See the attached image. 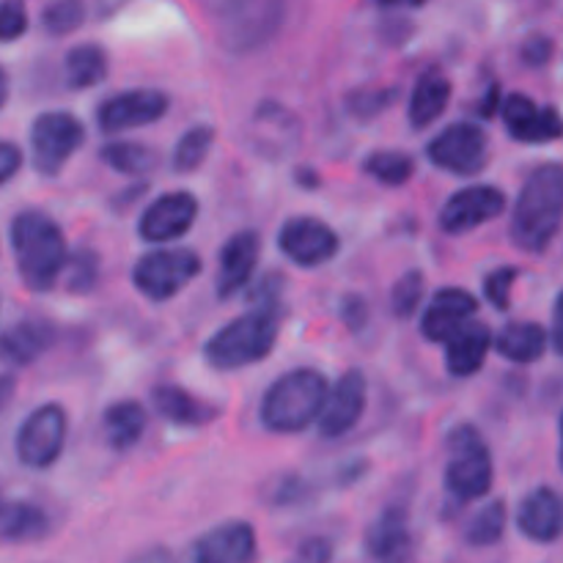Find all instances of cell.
Listing matches in <instances>:
<instances>
[{
	"mask_svg": "<svg viewBox=\"0 0 563 563\" xmlns=\"http://www.w3.org/2000/svg\"><path fill=\"white\" fill-rule=\"evenodd\" d=\"M82 141H86V126L75 113H66V110L38 113L31 124L33 168L42 176H58L82 146Z\"/></svg>",
	"mask_w": 563,
	"mask_h": 563,
	"instance_id": "obj_7",
	"label": "cell"
},
{
	"mask_svg": "<svg viewBox=\"0 0 563 563\" xmlns=\"http://www.w3.org/2000/svg\"><path fill=\"white\" fill-rule=\"evenodd\" d=\"M308 493H311V484L306 478L295 476V473H286V476L275 478L264 495H267V500L273 506H295L300 500H306Z\"/></svg>",
	"mask_w": 563,
	"mask_h": 563,
	"instance_id": "obj_40",
	"label": "cell"
},
{
	"mask_svg": "<svg viewBox=\"0 0 563 563\" xmlns=\"http://www.w3.org/2000/svg\"><path fill=\"white\" fill-rule=\"evenodd\" d=\"M506 504L504 500H489L484 509H478L465 526V544L467 548H495L500 544L506 533Z\"/></svg>",
	"mask_w": 563,
	"mask_h": 563,
	"instance_id": "obj_33",
	"label": "cell"
},
{
	"mask_svg": "<svg viewBox=\"0 0 563 563\" xmlns=\"http://www.w3.org/2000/svg\"><path fill=\"white\" fill-rule=\"evenodd\" d=\"M300 561L302 563H330L333 561V544L330 539L313 537L300 544Z\"/></svg>",
	"mask_w": 563,
	"mask_h": 563,
	"instance_id": "obj_45",
	"label": "cell"
},
{
	"mask_svg": "<svg viewBox=\"0 0 563 563\" xmlns=\"http://www.w3.org/2000/svg\"><path fill=\"white\" fill-rule=\"evenodd\" d=\"M66 410L58 401H47L31 410L16 429V460L31 471H47L64 454Z\"/></svg>",
	"mask_w": 563,
	"mask_h": 563,
	"instance_id": "obj_8",
	"label": "cell"
},
{
	"mask_svg": "<svg viewBox=\"0 0 563 563\" xmlns=\"http://www.w3.org/2000/svg\"><path fill=\"white\" fill-rule=\"evenodd\" d=\"M110 69L108 53L99 44H77L66 53L64 75L71 91H88L104 82Z\"/></svg>",
	"mask_w": 563,
	"mask_h": 563,
	"instance_id": "obj_30",
	"label": "cell"
},
{
	"mask_svg": "<svg viewBox=\"0 0 563 563\" xmlns=\"http://www.w3.org/2000/svg\"><path fill=\"white\" fill-rule=\"evenodd\" d=\"M284 306H258L231 319L203 344V361L214 372H240L269 357L278 341Z\"/></svg>",
	"mask_w": 563,
	"mask_h": 563,
	"instance_id": "obj_4",
	"label": "cell"
},
{
	"mask_svg": "<svg viewBox=\"0 0 563 563\" xmlns=\"http://www.w3.org/2000/svg\"><path fill=\"white\" fill-rule=\"evenodd\" d=\"M363 548L374 563H416V537L410 528V511L401 504L379 511L366 528Z\"/></svg>",
	"mask_w": 563,
	"mask_h": 563,
	"instance_id": "obj_16",
	"label": "cell"
},
{
	"mask_svg": "<svg viewBox=\"0 0 563 563\" xmlns=\"http://www.w3.org/2000/svg\"><path fill=\"white\" fill-rule=\"evenodd\" d=\"M339 313H341V322H344L346 330H352V333H361V330L368 324V317H372L366 297L357 295V291H350V295L341 297Z\"/></svg>",
	"mask_w": 563,
	"mask_h": 563,
	"instance_id": "obj_42",
	"label": "cell"
},
{
	"mask_svg": "<svg viewBox=\"0 0 563 563\" xmlns=\"http://www.w3.org/2000/svg\"><path fill=\"white\" fill-rule=\"evenodd\" d=\"M146 410L141 401L121 399L110 405L102 416L104 440L113 451H130L141 443L143 432H146Z\"/></svg>",
	"mask_w": 563,
	"mask_h": 563,
	"instance_id": "obj_28",
	"label": "cell"
},
{
	"mask_svg": "<svg viewBox=\"0 0 563 563\" xmlns=\"http://www.w3.org/2000/svg\"><path fill=\"white\" fill-rule=\"evenodd\" d=\"M451 102V80L440 69H429L418 77L416 88H412L410 108H407V119H410L412 130H427L432 126L440 115L445 113Z\"/></svg>",
	"mask_w": 563,
	"mask_h": 563,
	"instance_id": "obj_26",
	"label": "cell"
},
{
	"mask_svg": "<svg viewBox=\"0 0 563 563\" xmlns=\"http://www.w3.org/2000/svg\"><path fill=\"white\" fill-rule=\"evenodd\" d=\"M363 174H368L374 181L385 187H401L416 174V159L407 152L379 148V152H372L363 159Z\"/></svg>",
	"mask_w": 563,
	"mask_h": 563,
	"instance_id": "obj_32",
	"label": "cell"
},
{
	"mask_svg": "<svg viewBox=\"0 0 563 563\" xmlns=\"http://www.w3.org/2000/svg\"><path fill=\"white\" fill-rule=\"evenodd\" d=\"M3 539L9 544H31L42 542L53 531V522H49L47 511L38 509L36 504H27V500H9L3 506Z\"/></svg>",
	"mask_w": 563,
	"mask_h": 563,
	"instance_id": "obj_29",
	"label": "cell"
},
{
	"mask_svg": "<svg viewBox=\"0 0 563 563\" xmlns=\"http://www.w3.org/2000/svg\"><path fill=\"white\" fill-rule=\"evenodd\" d=\"M297 181H300L302 187H319L317 170L311 168H297Z\"/></svg>",
	"mask_w": 563,
	"mask_h": 563,
	"instance_id": "obj_52",
	"label": "cell"
},
{
	"mask_svg": "<svg viewBox=\"0 0 563 563\" xmlns=\"http://www.w3.org/2000/svg\"><path fill=\"white\" fill-rule=\"evenodd\" d=\"M500 115H504L506 130L517 143L542 146V143H555L563 137V115L559 110L553 104H537L520 91L506 93Z\"/></svg>",
	"mask_w": 563,
	"mask_h": 563,
	"instance_id": "obj_14",
	"label": "cell"
},
{
	"mask_svg": "<svg viewBox=\"0 0 563 563\" xmlns=\"http://www.w3.org/2000/svg\"><path fill=\"white\" fill-rule=\"evenodd\" d=\"M152 405L159 418H165L168 423H176V427H209V423L220 418L218 405L190 394L181 385H157L152 390Z\"/></svg>",
	"mask_w": 563,
	"mask_h": 563,
	"instance_id": "obj_22",
	"label": "cell"
},
{
	"mask_svg": "<svg viewBox=\"0 0 563 563\" xmlns=\"http://www.w3.org/2000/svg\"><path fill=\"white\" fill-rule=\"evenodd\" d=\"M170 108V97L159 88H132L113 93L97 108V124L102 132H124L154 124Z\"/></svg>",
	"mask_w": 563,
	"mask_h": 563,
	"instance_id": "obj_12",
	"label": "cell"
},
{
	"mask_svg": "<svg viewBox=\"0 0 563 563\" xmlns=\"http://www.w3.org/2000/svg\"><path fill=\"white\" fill-rule=\"evenodd\" d=\"M99 159L124 176H143L157 165V152L146 143L113 141L99 148Z\"/></svg>",
	"mask_w": 563,
	"mask_h": 563,
	"instance_id": "obj_31",
	"label": "cell"
},
{
	"mask_svg": "<svg viewBox=\"0 0 563 563\" xmlns=\"http://www.w3.org/2000/svg\"><path fill=\"white\" fill-rule=\"evenodd\" d=\"M22 165V152L16 143L3 141L0 143V181L14 179V174L20 170Z\"/></svg>",
	"mask_w": 563,
	"mask_h": 563,
	"instance_id": "obj_46",
	"label": "cell"
},
{
	"mask_svg": "<svg viewBox=\"0 0 563 563\" xmlns=\"http://www.w3.org/2000/svg\"><path fill=\"white\" fill-rule=\"evenodd\" d=\"M520 58L522 64L528 66H544L550 58H553V38L542 36V33L526 38V44H522L520 49Z\"/></svg>",
	"mask_w": 563,
	"mask_h": 563,
	"instance_id": "obj_44",
	"label": "cell"
},
{
	"mask_svg": "<svg viewBox=\"0 0 563 563\" xmlns=\"http://www.w3.org/2000/svg\"><path fill=\"white\" fill-rule=\"evenodd\" d=\"M201 256L190 247H163L137 258L132 284L148 302H168L201 273Z\"/></svg>",
	"mask_w": 563,
	"mask_h": 563,
	"instance_id": "obj_6",
	"label": "cell"
},
{
	"mask_svg": "<svg viewBox=\"0 0 563 563\" xmlns=\"http://www.w3.org/2000/svg\"><path fill=\"white\" fill-rule=\"evenodd\" d=\"M427 157L451 176H476L489 163V137L473 121H454L429 141Z\"/></svg>",
	"mask_w": 563,
	"mask_h": 563,
	"instance_id": "obj_9",
	"label": "cell"
},
{
	"mask_svg": "<svg viewBox=\"0 0 563 563\" xmlns=\"http://www.w3.org/2000/svg\"><path fill=\"white\" fill-rule=\"evenodd\" d=\"M300 141V119L280 102H262L247 126V143L258 157L280 159Z\"/></svg>",
	"mask_w": 563,
	"mask_h": 563,
	"instance_id": "obj_18",
	"label": "cell"
},
{
	"mask_svg": "<svg viewBox=\"0 0 563 563\" xmlns=\"http://www.w3.org/2000/svg\"><path fill=\"white\" fill-rule=\"evenodd\" d=\"M278 247L295 267L313 269L339 256L341 240L324 220L311 218V214H297L280 225Z\"/></svg>",
	"mask_w": 563,
	"mask_h": 563,
	"instance_id": "obj_10",
	"label": "cell"
},
{
	"mask_svg": "<svg viewBox=\"0 0 563 563\" xmlns=\"http://www.w3.org/2000/svg\"><path fill=\"white\" fill-rule=\"evenodd\" d=\"M451 460L445 465V489L454 504H471L493 489V454L482 432L471 423H462L449 434Z\"/></svg>",
	"mask_w": 563,
	"mask_h": 563,
	"instance_id": "obj_5",
	"label": "cell"
},
{
	"mask_svg": "<svg viewBox=\"0 0 563 563\" xmlns=\"http://www.w3.org/2000/svg\"><path fill=\"white\" fill-rule=\"evenodd\" d=\"M86 14L88 5L82 0H53L42 11V27L53 38L69 36V33H75L86 22Z\"/></svg>",
	"mask_w": 563,
	"mask_h": 563,
	"instance_id": "obj_36",
	"label": "cell"
},
{
	"mask_svg": "<svg viewBox=\"0 0 563 563\" xmlns=\"http://www.w3.org/2000/svg\"><path fill=\"white\" fill-rule=\"evenodd\" d=\"M256 528L245 520L209 528L187 550V563H256Z\"/></svg>",
	"mask_w": 563,
	"mask_h": 563,
	"instance_id": "obj_15",
	"label": "cell"
},
{
	"mask_svg": "<svg viewBox=\"0 0 563 563\" xmlns=\"http://www.w3.org/2000/svg\"><path fill=\"white\" fill-rule=\"evenodd\" d=\"M368 401V379L361 368H350L335 379L330 388L328 407L319 418V432L328 440H339L350 434L361 423Z\"/></svg>",
	"mask_w": 563,
	"mask_h": 563,
	"instance_id": "obj_17",
	"label": "cell"
},
{
	"mask_svg": "<svg viewBox=\"0 0 563 563\" xmlns=\"http://www.w3.org/2000/svg\"><path fill=\"white\" fill-rule=\"evenodd\" d=\"M517 528L537 544H553L563 537V498L553 487H537L517 509Z\"/></svg>",
	"mask_w": 563,
	"mask_h": 563,
	"instance_id": "obj_21",
	"label": "cell"
},
{
	"mask_svg": "<svg viewBox=\"0 0 563 563\" xmlns=\"http://www.w3.org/2000/svg\"><path fill=\"white\" fill-rule=\"evenodd\" d=\"M126 563H176V561H174V553H170L168 548H163V544H154V548H146L143 553L132 555Z\"/></svg>",
	"mask_w": 563,
	"mask_h": 563,
	"instance_id": "obj_48",
	"label": "cell"
},
{
	"mask_svg": "<svg viewBox=\"0 0 563 563\" xmlns=\"http://www.w3.org/2000/svg\"><path fill=\"white\" fill-rule=\"evenodd\" d=\"M379 9H421L427 0H374Z\"/></svg>",
	"mask_w": 563,
	"mask_h": 563,
	"instance_id": "obj_51",
	"label": "cell"
},
{
	"mask_svg": "<svg viewBox=\"0 0 563 563\" xmlns=\"http://www.w3.org/2000/svg\"><path fill=\"white\" fill-rule=\"evenodd\" d=\"M517 278H520V269L517 267H498L484 278V297H487V302L495 311H509Z\"/></svg>",
	"mask_w": 563,
	"mask_h": 563,
	"instance_id": "obj_39",
	"label": "cell"
},
{
	"mask_svg": "<svg viewBox=\"0 0 563 563\" xmlns=\"http://www.w3.org/2000/svg\"><path fill=\"white\" fill-rule=\"evenodd\" d=\"M102 258L93 247H77L75 253H69V262H66V291L71 295H88V291L97 289L99 284V267H102Z\"/></svg>",
	"mask_w": 563,
	"mask_h": 563,
	"instance_id": "obj_35",
	"label": "cell"
},
{
	"mask_svg": "<svg viewBox=\"0 0 563 563\" xmlns=\"http://www.w3.org/2000/svg\"><path fill=\"white\" fill-rule=\"evenodd\" d=\"M280 297H284V278H280L278 273H267L258 284H253L247 300H251L253 308H258V306H280Z\"/></svg>",
	"mask_w": 563,
	"mask_h": 563,
	"instance_id": "obj_43",
	"label": "cell"
},
{
	"mask_svg": "<svg viewBox=\"0 0 563 563\" xmlns=\"http://www.w3.org/2000/svg\"><path fill=\"white\" fill-rule=\"evenodd\" d=\"M423 273L421 269H407L390 289V311L396 319H412L423 300Z\"/></svg>",
	"mask_w": 563,
	"mask_h": 563,
	"instance_id": "obj_38",
	"label": "cell"
},
{
	"mask_svg": "<svg viewBox=\"0 0 563 563\" xmlns=\"http://www.w3.org/2000/svg\"><path fill=\"white\" fill-rule=\"evenodd\" d=\"M561 471H563V416H561Z\"/></svg>",
	"mask_w": 563,
	"mask_h": 563,
	"instance_id": "obj_53",
	"label": "cell"
},
{
	"mask_svg": "<svg viewBox=\"0 0 563 563\" xmlns=\"http://www.w3.org/2000/svg\"><path fill=\"white\" fill-rule=\"evenodd\" d=\"M198 198L187 190H170L154 198L137 220V234L152 245L181 240L196 225Z\"/></svg>",
	"mask_w": 563,
	"mask_h": 563,
	"instance_id": "obj_13",
	"label": "cell"
},
{
	"mask_svg": "<svg viewBox=\"0 0 563 563\" xmlns=\"http://www.w3.org/2000/svg\"><path fill=\"white\" fill-rule=\"evenodd\" d=\"M550 341H553V350L563 357V291L555 300L553 308V328H550Z\"/></svg>",
	"mask_w": 563,
	"mask_h": 563,
	"instance_id": "obj_49",
	"label": "cell"
},
{
	"mask_svg": "<svg viewBox=\"0 0 563 563\" xmlns=\"http://www.w3.org/2000/svg\"><path fill=\"white\" fill-rule=\"evenodd\" d=\"M198 3H201L209 14L229 16V20H234L242 11L251 9V0H198Z\"/></svg>",
	"mask_w": 563,
	"mask_h": 563,
	"instance_id": "obj_47",
	"label": "cell"
},
{
	"mask_svg": "<svg viewBox=\"0 0 563 563\" xmlns=\"http://www.w3.org/2000/svg\"><path fill=\"white\" fill-rule=\"evenodd\" d=\"M258 256H262L258 231L242 229L225 240L218 253V278H214V291L220 300H231L251 284Z\"/></svg>",
	"mask_w": 563,
	"mask_h": 563,
	"instance_id": "obj_20",
	"label": "cell"
},
{
	"mask_svg": "<svg viewBox=\"0 0 563 563\" xmlns=\"http://www.w3.org/2000/svg\"><path fill=\"white\" fill-rule=\"evenodd\" d=\"M280 20H284V5H280V0H267L256 11H242L240 16H234L229 33H225V47H231L234 53H247V49L262 47L278 31Z\"/></svg>",
	"mask_w": 563,
	"mask_h": 563,
	"instance_id": "obj_25",
	"label": "cell"
},
{
	"mask_svg": "<svg viewBox=\"0 0 563 563\" xmlns=\"http://www.w3.org/2000/svg\"><path fill=\"white\" fill-rule=\"evenodd\" d=\"M212 146H214V126L209 124L190 126V130L179 137V143L174 146L170 165H174L176 174H192V170H198L203 163H207Z\"/></svg>",
	"mask_w": 563,
	"mask_h": 563,
	"instance_id": "obj_34",
	"label": "cell"
},
{
	"mask_svg": "<svg viewBox=\"0 0 563 563\" xmlns=\"http://www.w3.org/2000/svg\"><path fill=\"white\" fill-rule=\"evenodd\" d=\"M27 31V9L22 0H5L0 9V36L3 42H14Z\"/></svg>",
	"mask_w": 563,
	"mask_h": 563,
	"instance_id": "obj_41",
	"label": "cell"
},
{
	"mask_svg": "<svg viewBox=\"0 0 563 563\" xmlns=\"http://www.w3.org/2000/svg\"><path fill=\"white\" fill-rule=\"evenodd\" d=\"M58 339V328L44 317H25L3 333V355L9 366H31Z\"/></svg>",
	"mask_w": 563,
	"mask_h": 563,
	"instance_id": "obj_24",
	"label": "cell"
},
{
	"mask_svg": "<svg viewBox=\"0 0 563 563\" xmlns=\"http://www.w3.org/2000/svg\"><path fill=\"white\" fill-rule=\"evenodd\" d=\"M563 225V165L544 163L522 181L511 212V242L526 253H544Z\"/></svg>",
	"mask_w": 563,
	"mask_h": 563,
	"instance_id": "obj_2",
	"label": "cell"
},
{
	"mask_svg": "<svg viewBox=\"0 0 563 563\" xmlns=\"http://www.w3.org/2000/svg\"><path fill=\"white\" fill-rule=\"evenodd\" d=\"M478 313V300L467 289L460 286H445L434 291L429 306L421 313V335L432 344H445L454 339L467 322H473Z\"/></svg>",
	"mask_w": 563,
	"mask_h": 563,
	"instance_id": "obj_19",
	"label": "cell"
},
{
	"mask_svg": "<svg viewBox=\"0 0 563 563\" xmlns=\"http://www.w3.org/2000/svg\"><path fill=\"white\" fill-rule=\"evenodd\" d=\"M126 3H130V0H97V16L99 20H108V16H113L115 11L124 9Z\"/></svg>",
	"mask_w": 563,
	"mask_h": 563,
	"instance_id": "obj_50",
	"label": "cell"
},
{
	"mask_svg": "<svg viewBox=\"0 0 563 563\" xmlns=\"http://www.w3.org/2000/svg\"><path fill=\"white\" fill-rule=\"evenodd\" d=\"M328 399L330 383L322 372L295 368L269 385L258 407V418L273 434H300L322 418Z\"/></svg>",
	"mask_w": 563,
	"mask_h": 563,
	"instance_id": "obj_3",
	"label": "cell"
},
{
	"mask_svg": "<svg viewBox=\"0 0 563 563\" xmlns=\"http://www.w3.org/2000/svg\"><path fill=\"white\" fill-rule=\"evenodd\" d=\"M489 350H493V333H489L487 324L473 319L454 339L445 341V368L456 379L476 377L487 361Z\"/></svg>",
	"mask_w": 563,
	"mask_h": 563,
	"instance_id": "obj_23",
	"label": "cell"
},
{
	"mask_svg": "<svg viewBox=\"0 0 563 563\" xmlns=\"http://www.w3.org/2000/svg\"><path fill=\"white\" fill-rule=\"evenodd\" d=\"M9 236L16 258V273H20L25 289L36 291V295L53 289L69 262L60 225L38 209H25L11 220Z\"/></svg>",
	"mask_w": 563,
	"mask_h": 563,
	"instance_id": "obj_1",
	"label": "cell"
},
{
	"mask_svg": "<svg viewBox=\"0 0 563 563\" xmlns=\"http://www.w3.org/2000/svg\"><path fill=\"white\" fill-rule=\"evenodd\" d=\"M506 212V192L495 185H471L456 190L443 203L438 214V225L449 236H462L476 231L478 225L493 223Z\"/></svg>",
	"mask_w": 563,
	"mask_h": 563,
	"instance_id": "obj_11",
	"label": "cell"
},
{
	"mask_svg": "<svg viewBox=\"0 0 563 563\" xmlns=\"http://www.w3.org/2000/svg\"><path fill=\"white\" fill-rule=\"evenodd\" d=\"M399 97V88H355L346 93V113L357 121H372L383 115Z\"/></svg>",
	"mask_w": 563,
	"mask_h": 563,
	"instance_id": "obj_37",
	"label": "cell"
},
{
	"mask_svg": "<svg viewBox=\"0 0 563 563\" xmlns=\"http://www.w3.org/2000/svg\"><path fill=\"white\" fill-rule=\"evenodd\" d=\"M548 344L550 335L539 322H509L495 339L498 355L511 363H520V366L542 361Z\"/></svg>",
	"mask_w": 563,
	"mask_h": 563,
	"instance_id": "obj_27",
	"label": "cell"
}]
</instances>
